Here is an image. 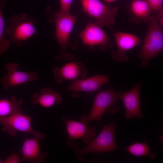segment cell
Masks as SVG:
<instances>
[{"label": "cell", "instance_id": "7a4b0ae2", "mask_svg": "<svg viewBox=\"0 0 163 163\" xmlns=\"http://www.w3.org/2000/svg\"><path fill=\"white\" fill-rule=\"evenodd\" d=\"M116 124L113 121L104 126L102 130L94 139L85 147L75 146L74 151L78 159L84 160L88 153L112 152L118 148L115 140Z\"/></svg>", "mask_w": 163, "mask_h": 163}, {"label": "cell", "instance_id": "ac0fdd59", "mask_svg": "<svg viewBox=\"0 0 163 163\" xmlns=\"http://www.w3.org/2000/svg\"><path fill=\"white\" fill-rule=\"evenodd\" d=\"M130 8L135 16L149 22L152 11L145 0H133L131 3Z\"/></svg>", "mask_w": 163, "mask_h": 163}, {"label": "cell", "instance_id": "5b68a950", "mask_svg": "<svg viewBox=\"0 0 163 163\" xmlns=\"http://www.w3.org/2000/svg\"><path fill=\"white\" fill-rule=\"evenodd\" d=\"M80 121L69 119L65 114L62 117L61 121L66 126L68 136L67 143L69 146L74 149V140L81 138L85 144H88L92 141L96 136V128L91 127L88 124L85 116L82 117Z\"/></svg>", "mask_w": 163, "mask_h": 163}, {"label": "cell", "instance_id": "8992f818", "mask_svg": "<svg viewBox=\"0 0 163 163\" xmlns=\"http://www.w3.org/2000/svg\"><path fill=\"white\" fill-rule=\"evenodd\" d=\"M84 11L90 17L95 19V23L102 27L113 25L118 7H111L104 4L99 0H80Z\"/></svg>", "mask_w": 163, "mask_h": 163}, {"label": "cell", "instance_id": "7c38bea8", "mask_svg": "<svg viewBox=\"0 0 163 163\" xmlns=\"http://www.w3.org/2000/svg\"><path fill=\"white\" fill-rule=\"evenodd\" d=\"M140 82L133 88L127 91L118 93V98L122 100L126 110L125 118L135 117L139 119L143 117L140 105Z\"/></svg>", "mask_w": 163, "mask_h": 163}, {"label": "cell", "instance_id": "4fadbf2b", "mask_svg": "<svg viewBox=\"0 0 163 163\" xmlns=\"http://www.w3.org/2000/svg\"><path fill=\"white\" fill-rule=\"evenodd\" d=\"M53 72L55 80L59 83L85 78L88 72L84 65L77 61L67 63L60 68H54Z\"/></svg>", "mask_w": 163, "mask_h": 163}, {"label": "cell", "instance_id": "8fae6325", "mask_svg": "<svg viewBox=\"0 0 163 163\" xmlns=\"http://www.w3.org/2000/svg\"><path fill=\"white\" fill-rule=\"evenodd\" d=\"M113 34L118 50L113 51L112 57L117 62H125L128 59L126 52L139 44L142 40L136 35L130 33L117 31L113 32Z\"/></svg>", "mask_w": 163, "mask_h": 163}, {"label": "cell", "instance_id": "7402d4cb", "mask_svg": "<svg viewBox=\"0 0 163 163\" xmlns=\"http://www.w3.org/2000/svg\"><path fill=\"white\" fill-rule=\"evenodd\" d=\"M60 4V12L70 13V8L73 0H59Z\"/></svg>", "mask_w": 163, "mask_h": 163}, {"label": "cell", "instance_id": "6da1fadb", "mask_svg": "<svg viewBox=\"0 0 163 163\" xmlns=\"http://www.w3.org/2000/svg\"><path fill=\"white\" fill-rule=\"evenodd\" d=\"M46 11L48 21L55 24V38L61 48V53L55 57L56 60H72L74 58L73 55L67 52L66 50L69 46L74 48L76 47L70 43L69 39L77 15H72L70 13L54 12L50 8H48Z\"/></svg>", "mask_w": 163, "mask_h": 163}, {"label": "cell", "instance_id": "ba28073f", "mask_svg": "<svg viewBox=\"0 0 163 163\" xmlns=\"http://www.w3.org/2000/svg\"><path fill=\"white\" fill-rule=\"evenodd\" d=\"M119 92L112 88L98 92L94 99L91 111L85 116L88 122L101 120L102 117L107 110L110 113L117 111L114 107L118 98Z\"/></svg>", "mask_w": 163, "mask_h": 163}, {"label": "cell", "instance_id": "277c9868", "mask_svg": "<svg viewBox=\"0 0 163 163\" xmlns=\"http://www.w3.org/2000/svg\"><path fill=\"white\" fill-rule=\"evenodd\" d=\"M38 22L37 19L29 17L26 13L14 14L9 20L5 32L10 36L12 42L20 46L23 41L35 33L34 25Z\"/></svg>", "mask_w": 163, "mask_h": 163}, {"label": "cell", "instance_id": "44dd1931", "mask_svg": "<svg viewBox=\"0 0 163 163\" xmlns=\"http://www.w3.org/2000/svg\"><path fill=\"white\" fill-rule=\"evenodd\" d=\"M152 11L162 13L163 12V0H145Z\"/></svg>", "mask_w": 163, "mask_h": 163}, {"label": "cell", "instance_id": "d4e9b609", "mask_svg": "<svg viewBox=\"0 0 163 163\" xmlns=\"http://www.w3.org/2000/svg\"><path fill=\"white\" fill-rule=\"evenodd\" d=\"M3 161L2 160L0 159V163H3Z\"/></svg>", "mask_w": 163, "mask_h": 163}, {"label": "cell", "instance_id": "2e32d148", "mask_svg": "<svg viewBox=\"0 0 163 163\" xmlns=\"http://www.w3.org/2000/svg\"><path fill=\"white\" fill-rule=\"evenodd\" d=\"M62 101L61 94L50 88H42L40 93H34L33 95L32 103L39 104L46 108H50L55 104H60Z\"/></svg>", "mask_w": 163, "mask_h": 163}, {"label": "cell", "instance_id": "ffe728a7", "mask_svg": "<svg viewBox=\"0 0 163 163\" xmlns=\"http://www.w3.org/2000/svg\"><path fill=\"white\" fill-rule=\"evenodd\" d=\"M4 4V2L0 3V55H3L8 51L10 46V40L5 38L4 35L5 22L2 9Z\"/></svg>", "mask_w": 163, "mask_h": 163}, {"label": "cell", "instance_id": "d6986e66", "mask_svg": "<svg viewBox=\"0 0 163 163\" xmlns=\"http://www.w3.org/2000/svg\"><path fill=\"white\" fill-rule=\"evenodd\" d=\"M126 149L130 154L138 158L146 156L149 157L150 160H152L156 156L155 152L151 151L146 142L133 143Z\"/></svg>", "mask_w": 163, "mask_h": 163}, {"label": "cell", "instance_id": "5bb4252c", "mask_svg": "<svg viewBox=\"0 0 163 163\" xmlns=\"http://www.w3.org/2000/svg\"><path fill=\"white\" fill-rule=\"evenodd\" d=\"M84 44L91 48L96 46H106L110 39L101 27L95 23H88L80 34Z\"/></svg>", "mask_w": 163, "mask_h": 163}, {"label": "cell", "instance_id": "603a6c76", "mask_svg": "<svg viewBox=\"0 0 163 163\" xmlns=\"http://www.w3.org/2000/svg\"><path fill=\"white\" fill-rule=\"evenodd\" d=\"M21 160L19 154L14 152L7 158L3 162L4 163H20Z\"/></svg>", "mask_w": 163, "mask_h": 163}, {"label": "cell", "instance_id": "30bf717a", "mask_svg": "<svg viewBox=\"0 0 163 163\" xmlns=\"http://www.w3.org/2000/svg\"><path fill=\"white\" fill-rule=\"evenodd\" d=\"M109 76L98 75L86 79L74 80L66 89L71 91L73 96L77 97V94L84 92L88 95H92L98 91L101 86L109 83Z\"/></svg>", "mask_w": 163, "mask_h": 163}, {"label": "cell", "instance_id": "9c48e42d", "mask_svg": "<svg viewBox=\"0 0 163 163\" xmlns=\"http://www.w3.org/2000/svg\"><path fill=\"white\" fill-rule=\"evenodd\" d=\"M17 63L10 62L5 66L7 70L6 75L1 79L4 89L15 87L28 82H34L39 79V74L35 71L23 72L18 70Z\"/></svg>", "mask_w": 163, "mask_h": 163}, {"label": "cell", "instance_id": "cb8c5ba5", "mask_svg": "<svg viewBox=\"0 0 163 163\" xmlns=\"http://www.w3.org/2000/svg\"><path fill=\"white\" fill-rule=\"evenodd\" d=\"M106 2L108 3L111 2L115 1L116 0H104Z\"/></svg>", "mask_w": 163, "mask_h": 163}, {"label": "cell", "instance_id": "3957f363", "mask_svg": "<svg viewBox=\"0 0 163 163\" xmlns=\"http://www.w3.org/2000/svg\"><path fill=\"white\" fill-rule=\"evenodd\" d=\"M147 31L139 54L142 66H147L149 61L161 52L163 49V32L156 15L151 17Z\"/></svg>", "mask_w": 163, "mask_h": 163}, {"label": "cell", "instance_id": "52a82bcc", "mask_svg": "<svg viewBox=\"0 0 163 163\" xmlns=\"http://www.w3.org/2000/svg\"><path fill=\"white\" fill-rule=\"evenodd\" d=\"M0 124L2 126V130L10 136H14L18 132L30 133L36 137L39 141L45 137L42 133L38 132L32 127L30 117L24 115L23 112L4 117H0Z\"/></svg>", "mask_w": 163, "mask_h": 163}, {"label": "cell", "instance_id": "9a60e30c", "mask_svg": "<svg viewBox=\"0 0 163 163\" xmlns=\"http://www.w3.org/2000/svg\"><path fill=\"white\" fill-rule=\"evenodd\" d=\"M36 137L26 139L21 150V160L30 163H43L47 155L40 152L39 142Z\"/></svg>", "mask_w": 163, "mask_h": 163}, {"label": "cell", "instance_id": "e0dca14e", "mask_svg": "<svg viewBox=\"0 0 163 163\" xmlns=\"http://www.w3.org/2000/svg\"><path fill=\"white\" fill-rule=\"evenodd\" d=\"M23 102L22 99H17L14 96L10 99H0V117H8L23 112L21 108Z\"/></svg>", "mask_w": 163, "mask_h": 163}]
</instances>
